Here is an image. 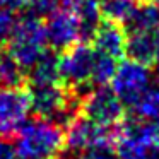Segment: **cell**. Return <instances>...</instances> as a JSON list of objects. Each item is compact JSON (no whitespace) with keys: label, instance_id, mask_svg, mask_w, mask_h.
I'll return each mask as SVG.
<instances>
[{"label":"cell","instance_id":"cell-1","mask_svg":"<svg viewBox=\"0 0 159 159\" xmlns=\"http://www.w3.org/2000/svg\"><path fill=\"white\" fill-rule=\"evenodd\" d=\"M17 159H57L65 147V130L45 118L28 120L16 134Z\"/></svg>","mask_w":159,"mask_h":159},{"label":"cell","instance_id":"cell-2","mask_svg":"<svg viewBox=\"0 0 159 159\" xmlns=\"http://www.w3.org/2000/svg\"><path fill=\"white\" fill-rule=\"evenodd\" d=\"M7 45L9 53L19 63V67L22 70H29L46 52L48 41L45 34V24L34 14H28L17 19Z\"/></svg>","mask_w":159,"mask_h":159},{"label":"cell","instance_id":"cell-3","mask_svg":"<svg viewBox=\"0 0 159 159\" xmlns=\"http://www.w3.org/2000/svg\"><path fill=\"white\" fill-rule=\"evenodd\" d=\"M31 110L39 118L69 125L75 118V101L60 84L33 86L29 91Z\"/></svg>","mask_w":159,"mask_h":159},{"label":"cell","instance_id":"cell-4","mask_svg":"<svg viewBox=\"0 0 159 159\" xmlns=\"http://www.w3.org/2000/svg\"><path fill=\"white\" fill-rule=\"evenodd\" d=\"M156 147L154 125L151 121L132 118L120 123L116 145L120 159H154Z\"/></svg>","mask_w":159,"mask_h":159},{"label":"cell","instance_id":"cell-5","mask_svg":"<svg viewBox=\"0 0 159 159\" xmlns=\"http://www.w3.org/2000/svg\"><path fill=\"white\" fill-rule=\"evenodd\" d=\"M79 106L82 110V116L89 118L106 130L123 121L125 104L116 96V93L106 86L94 87L93 91L84 94Z\"/></svg>","mask_w":159,"mask_h":159},{"label":"cell","instance_id":"cell-6","mask_svg":"<svg viewBox=\"0 0 159 159\" xmlns=\"http://www.w3.org/2000/svg\"><path fill=\"white\" fill-rule=\"evenodd\" d=\"M111 84H113L111 89L116 93L121 103L125 106H132L154 84V80H152V72L147 65L139 63L135 60H127V62L118 63Z\"/></svg>","mask_w":159,"mask_h":159},{"label":"cell","instance_id":"cell-7","mask_svg":"<svg viewBox=\"0 0 159 159\" xmlns=\"http://www.w3.org/2000/svg\"><path fill=\"white\" fill-rule=\"evenodd\" d=\"M96 50L87 45H75L60 57V79L74 89L91 86Z\"/></svg>","mask_w":159,"mask_h":159},{"label":"cell","instance_id":"cell-8","mask_svg":"<svg viewBox=\"0 0 159 159\" xmlns=\"http://www.w3.org/2000/svg\"><path fill=\"white\" fill-rule=\"evenodd\" d=\"M31 113L29 93L16 87H0V137H11L28 121Z\"/></svg>","mask_w":159,"mask_h":159},{"label":"cell","instance_id":"cell-9","mask_svg":"<svg viewBox=\"0 0 159 159\" xmlns=\"http://www.w3.org/2000/svg\"><path fill=\"white\" fill-rule=\"evenodd\" d=\"M45 34L48 45L53 50H63V52L79 45V41L84 38L79 21L72 9L67 5V2L63 4V7L46 17Z\"/></svg>","mask_w":159,"mask_h":159},{"label":"cell","instance_id":"cell-10","mask_svg":"<svg viewBox=\"0 0 159 159\" xmlns=\"http://www.w3.org/2000/svg\"><path fill=\"white\" fill-rule=\"evenodd\" d=\"M108 139V130L86 116H75L65 130V145L72 152H80L93 144Z\"/></svg>","mask_w":159,"mask_h":159},{"label":"cell","instance_id":"cell-11","mask_svg":"<svg viewBox=\"0 0 159 159\" xmlns=\"http://www.w3.org/2000/svg\"><path fill=\"white\" fill-rule=\"evenodd\" d=\"M125 55L139 63L159 69V29L151 33H132L127 36Z\"/></svg>","mask_w":159,"mask_h":159},{"label":"cell","instance_id":"cell-12","mask_svg":"<svg viewBox=\"0 0 159 159\" xmlns=\"http://www.w3.org/2000/svg\"><path fill=\"white\" fill-rule=\"evenodd\" d=\"M94 39V50L101 55L111 57V58L118 60L120 57L125 55V48H127V36L121 26L116 22H101L98 31L93 36Z\"/></svg>","mask_w":159,"mask_h":159},{"label":"cell","instance_id":"cell-13","mask_svg":"<svg viewBox=\"0 0 159 159\" xmlns=\"http://www.w3.org/2000/svg\"><path fill=\"white\" fill-rule=\"evenodd\" d=\"M125 29L132 33H151L159 29V4L156 2H140L135 4L132 14L125 21Z\"/></svg>","mask_w":159,"mask_h":159},{"label":"cell","instance_id":"cell-14","mask_svg":"<svg viewBox=\"0 0 159 159\" xmlns=\"http://www.w3.org/2000/svg\"><path fill=\"white\" fill-rule=\"evenodd\" d=\"M72 12L75 14L77 21H79L80 31H82L84 38H93L94 33L98 31V28L101 26V5L98 4L96 0H69L67 2Z\"/></svg>","mask_w":159,"mask_h":159},{"label":"cell","instance_id":"cell-15","mask_svg":"<svg viewBox=\"0 0 159 159\" xmlns=\"http://www.w3.org/2000/svg\"><path fill=\"white\" fill-rule=\"evenodd\" d=\"M29 80L33 86L60 84V57H57L53 52H45L29 69Z\"/></svg>","mask_w":159,"mask_h":159},{"label":"cell","instance_id":"cell-16","mask_svg":"<svg viewBox=\"0 0 159 159\" xmlns=\"http://www.w3.org/2000/svg\"><path fill=\"white\" fill-rule=\"evenodd\" d=\"M130 108L135 113V118L151 121V123L159 120V86L152 84Z\"/></svg>","mask_w":159,"mask_h":159},{"label":"cell","instance_id":"cell-17","mask_svg":"<svg viewBox=\"0 0 159 159\" xmlns=\"http://www.w3.org/2000/svg\"><path fill=\"white\" fill-rule=\"evenodd\" d=\"M22 80V69L11 57V53L0 46V87H16Z\"/></svg>","mask_w":159,"mask_h":159},{"label":"cell","instance_id":"cell-18","mask_svg":"<svg viewBox=\"0 0 159 159\" xmlns=\"http://www.w3.org/2000/svg\"><path fill=\"white\" fill-rule=\"evenodd\" d=\"M118 62L111 57L101 55L96 52V60H94V70H93V80L91 86L94 87H101V86H108L113 80L115 72H116Z\"/></svg>","mask_w":159,"mask_h":159},{"label":"cell","instance_id":"cell-19","mask_svg":"<svg viewBox=\"0 0 159 159\" xmlns=\"http://www.w3.org/2000/svg\"><path fill=\"white\" fill-rule=\"evenodd\" d=\"M137 0H111L108 4L101 5V12L108 17V21L116 22V24H125L128 16L132 14Z\"/></svg>","mask_w":159,"mask_h":159},{"label":"cell","instance_id":"cell-20","mask_svg":"<svg viewBox=\"0 0 159 159\" xmlns=\"http://www.w3.org/2000/svg\"><path fill=\"white\" fill-rule=\"evenodd\" d=\"M75 159H120V156H118L116 147L106 139L77 152Z\"/></svg>","mask_w":159,"mask_h":159},{"label":"cell","instance_id":"cell-21","mask_svg":"<svg viewBox=\"0 0 159 159\" xmlns=\"http://www.w3.org/2000/svg\"><path fill=\"white\" fill-rule=\"evenodd\" d=\"M16 22H17V17H16L14 12L0 7V46L9 43L12 31L16 28Z\"/></svg>","mask_w":159,"mask_h":159},{"label":"cell","instance_id":"cell-22","mask_svg":"<svg viewBox=\"0 0 159 159\" xmlns=\"http://www.w3.org/2000/svg\"><path fill=\"white\" fill-rule=\"evenodd\" d=\"M63 4H65V0H33L29 9L33 11L31 14L38 16V17H41V16L48 17L60 7H63Z\"/></svg>","mask_w":159,"mask_h":159},{"label":"cell","instance_id":"cell-23","mask_svg":"<svg viewBox=\"0 0 159 159\" xmlns=\"http://www.w3.org/2000/svg\"><path fill=\"white\" fill-rule=\"evenodd\" d=\"M0 159H17L14 144L7 137H0Z\"/></svg>","mask_w":159,"mask_h":159},{"label":"cell","instance_id":"cell-24","mask_svg":"<svg viewBox=\"0 0 159 159\" xmlns=\"http://www.w3.org/2000/svg\"><path fill=\"white\" fill-rule=\"evenodd\" d=\"M33 0H0V7L7 9V11L17 12V11H24V9L31 7Z\"/></svg>","mask_w":159,"mask_h":159},{"label":"cell","instance_id":"cell-25","mask_svg":"<svg viewBox=\"0 0 159 159\" xmlns=\"http://www.w3.org/2000/svg\"><path fill=\"white\" fill-rule=\"evenodd\" d=\"M152 125H154V134H156V144L159 145V120L152 121Z\"/></svg>","mask_w":159,"mask_h":159},{"label":"cell","instance_id":"cell-26","mask_svg":"<svg viewBox=\"0 0 159 159\" xmlns=\"http://www.w3.org/2000/svg\"><path fill=\"white\" fill-rule=\"evenodd\" d=\"M99 5H104V4H108V2H111V0H96Z\"/></svg>","mask_w":159,"mask_h":159},{"label":"cell","instance_id":"cell-27","mask_svg":"<svg viewBox=\"0 0 159 159\" xmlns=\"http://www.w3.org/2000/svg\"><path fill=\"white\" fill-rule=\"evenodd\" d=\"M147 2H156V4H159V0H147Z\"/></svg>","mask_w":159,"mask_h":159}]
</instances>
